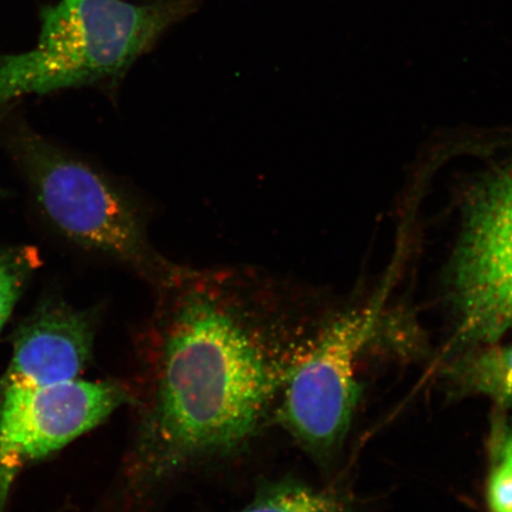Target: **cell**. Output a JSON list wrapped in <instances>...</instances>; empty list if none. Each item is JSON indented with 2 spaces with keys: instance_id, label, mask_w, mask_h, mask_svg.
<instances>
[{
  "instance_id": "8",
  "label": "cell",
  "mask_w": 512,
  "mask_h": 512,
  "mask_svg": "<svg viewBox=\"0 0 512 512\" xmlns=\"http://www.w3.org/2000/svg\"><path fill=\"white\" fill-rule=\"evenodd\" d=\"M451 373L462 392L483 395L512 407V345L467 355L454 364Z\"/></svg>"
},
{
  "instance_id": "2",
  "label": "cell",
  "mask_w": 512,
  "mask_h": 512,
  "mask_svg": "<svg viewBox=\"0 0 512 512\" xmlns=\"http://www.w3.org/2000/svg\"><path fill=\"white\" fill-rule=\"evenodd\" d=\"M189 10L190 0H57L42 11L35 46L0 57V107L121 78Z\"/></svg>"
},
{
  "instance_id": "1",
  "label": "cell",
  "mask_w": 512,
  "mask_h": 512,
  "mask_svg": "<svg viewBox=\"0 0 512 512\" xmlns=\"http://www.w3.org/2000/svg\"><path fill=\"white\" fill-rule=\"evenodd\" d=\"M223 292L184 294L145 356L124 463V512H143L176 480L239 456L275 424L310 335Z\"/></svg>"
},
{
  "instance_id": "11",
  "label": "cell",
  "mask_w": 512,
  "mask_h": 512,
  "mask_svg": "<svg viewBox=\"0 0 512 512\" xmlns=\"http://www.w3.org/2000/svg\"><path fill=\"white\" fill-rule=\"evenodd\" d=\"M498 463H501L512 472V428L503 439L501 453H499Z\"/></svg>"
},
{
  "instance_id": "6",
  "label": "cell",
  "mask_w": 512,
  "mask_h": 512,
  "mask_svg": "<svg viewBox=\"0 0 512 512\" xmlns=\"http://www.w3.org/2000/svg\"><path fill=\"white\" fill-rule=\"evenodd\" d=\"M132 403V390L117 381L76 379L0 389V512L25 466L59 451Z\"/></svg>"
},
{
  "instance_id": "4",
  "label": "cell",
  "mask_w": 512,
  "mask_h": 512,
  "mask_svg": "<svg viewBox=\"0 0 512 512\" xmlns=\"http://www.w3.org/2000/svg\"><path fill=\"white\" fill-rule=\"evenodd\" d=\"M381 316L371 305L338 317L310 335L281 394L275 424L317 458L347 435L360 399L357 364Z\"/></svg>"
},
{
  "instance_id": "9",
  "label": "cell",
  "mask_w": 512,
  "mask_h": 512,
  "mask_svg": "<svg viewBox=\"0 0 512 512\" xmlns=\"http://www.w3.org/2000/svg\"><path fill=\"white\" fill-rule=\"evenodd\" d=\"M232 512H349V505L335 491L283 478L261 484L245 507Z\"/></svg>"
},
{
  "instance_id": "10",
  "label": "cell",
  "mask_w": 512,
  "mask_h": 512,
  "mask_svg": "<svg viewBox=\"0 0 512 512\" xmlns=\"http://www.w3.org/2000/svg\"><path fill=\"white\" fill-rule=\"evenodd\" d=\"M40 264L36 248L0 247V334Z\"/></svg>"
},
{
  "instance_id": "12",
  "label": "cell",
  "mask_w": 512,
  "mask_h": 512,
  "mask_svg": "<svg viewBox=\"0 0 512 512\" xmlns=\"http://www.w3.org/2000/svg\"><path fill=\"white\" fill-rule=\"evenodd\" d=\"M0 120H2V107H0ZM0 195H2V190H0Z\"/></svg>"
},
{
  "instance_id": "5",
  "label": "cell",
  "mask_w": 512,
  "mask_h": 512,
  "mask_svg": "<svg viewBox=\"0 0 512 512\" xmlns=\"http://www.w3.org/2000/svg\"><path fill=\"white\" fill-rule=\"evenodd\" d=\"M452 285L462 342L491 344L512 329V160L473 194Z\"/></svg>"
},
{
  "instance_id": "3",
  "label": "cell",
  "mask_w": 512,
  "mask_h": 512,
  "mask_svg": "<svg viewBox=\"0 0 512 512\" xmlns=\"http://www.w3.org/2000/svg\"><path fill=\"white\" fill-rule=\"evenodd\" d=\"M22 156L38 203L66 238L151 277L179 278L153 251L132 202L106 178L40 138L24 139Z\"/></svg>"
},
{
  "instance_id": "7",
  "label": "cell",
  "mask_w": 512,
  "mask_h": 512,
  "mask_svg": "<svg viewBox=\"0 0 512 512\" xmlns=\"http://www.w3.org/2000/svg\"><path fill=\"white\" fill-rule=\"evenodd\" d=\"M95 313L49 303L19 328L0 389L36 388L78 379L92 358Z\"/></svg>"
}]
</instances>
